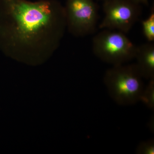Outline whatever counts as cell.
<instances>
[{"label":"cell","instance_id":"cell-5","mask_svg":"<svg viewBox=\"0 0 154 154\" xmlns=\"http://www.w3.org/2000/svg\"><path fill=\"white\" fill-rule=\"evenodd\" d=\"M103 10L105 17L99 25L102 29L128 33L139 19L140 5L130 0H105Z\"/></svg>","mask_w":154,"mask_h":154},{"label":"cell","instance_id":"cell-8","mask_svg":"<svg viewBox=\"0 0 154 154\" xmlns=\"http://www.w3.org/2000/svg\"><path fill=\"white\" fill-rule=\"evenodd\" d=\"M143 33L149 42L154 41V7H152L147 18L141 22Z\"/></svg>","mask_w":154,"mask_h":154},{"label":"cell","instance_id":"cell-7","mask_svg":"<svg viewBox=\"0 0 154 154\" xmlns=\"http://www.w3.org/2000/svg\"><path fill=\"white\" fill-rule=\"evenodd\" d=\"M149 82L143 90L140 98L141 102L146 107L152 110L154 109V79L149 80Z\"/></svg>","mask_w":154,"mask_h":154},{"label":"cell","instance_id":"cell-6","mask_svg":"<svg viewBox=\"0 0 154 154\" xmlns=\"http://www.w3.org/2000/svg\"><path fill=\"white\" fill-rule=\"evenodd\" d=\"M135 63L143 79H154V44L152 42L137 46Z\"/></svg>","mask_w":154,"mask_h":154},{"label":"cell","instance_id":"cell-11","mask_svg":"<svg viewBox=\"0 0 154 154\" xmlns=\"http://www.w3.org/2000/svg\"><path fill=\"white\" fill-rule=\"evenodd\" d=\"M101 1H102L103 2H104V1H105V0H101Z\"/></svg>","mask_w":154,"mask_h":154},{"label":"cell","instance_id":"cell-1","mask_svg":"<svg viewBox=\"0 0 154 154\" xmlns=\"http://www.w3.org/2000/svg\"><path fill=\"white\" fill-rule=\"evenodd\" d=\"M66 28L64 8L57 0H0V49L15 60L44 63Z\"/></svg>","mask_w":154,"mask_h":154},{"label":"cell","instance_id":"cell-10","mask_svg":"<svg viewBox=\"0 0 154 154\" xmlns=\"http://www.w3.org/2000/svg\"><path fill=\"white\" fill-rule=\"evenodd\" d=\"M130 1L139 5L143 4L145 5H148L149 4V0H130Z\"/></svg>","mask_w":154,"mask_h":154},{"label":"cell","instance_id":"cell-9","mask_svg":"<svg viewBox=\"0 0 154 154\" xmlns=\"http://www.w3.org/2000/svg\"><path fill=\"white\" fill-rule=\"evenodd\" d=\"M137 154H154V140L150 139L140 143L136 149Z\"/></svg>","mask_w":154,"mask_h":154},{"label":"cell","instance_id":"cell-3","mask_svg":"<svg viewBox=\"0 0 154 154\" xmlns=\"http://www.w3.org/2000/svg\"><path fill=\"white\" fill-rule=\"evenodd\" d=\"M137 46L125 33L104 29L92 42L94 54L100 60L112 66L123 64L135 59Z\"/></svg>","mask_w":154,"mask_h":154},{"label":"cell","instance_id":"cell-4","mask_svg":"<svg viewBox=\"0 0 154 154\" xmlns=\"http://www.w3.org/2000/svg\"><path fill=\"white\" fill-rule=\"evenodd\" d=\"M64 8L71 34L83 37L94 33L99 19V7L94 0H66Z\"/></svg>","mask_w":154,"mask_h":154},{"label":"cell","instance_id":"cell-2","mask_svg":"<svg viewBox=\"0 0 154 154\" xmlns=\"http://www.w3.org/2000/svg\"><path fill=\"white\" fill-rule=\"evenodd\" d=\"M143 79L135 63L123 64L108 69L103 82L111 99L118 105L126 106L140 102Z\"/></svg>","mask_w":154,"mask_h":154}]
</instances>
